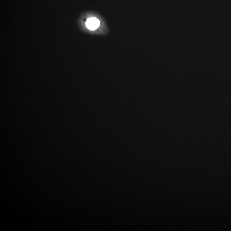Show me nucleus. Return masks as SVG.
<instances>
[{"instance_id":"obj_1","label":"nucleus","mask_w":231,"mask_h":231,"mask_svg":"<svg viewBox=\"0 0 231 231\" xmlns=\"http://www.w3.org/2000/svg\"><path fill=\"white\" fill-rule=\"evenodd\" d=\"M86 27L89 31H94L97 30L100 25V22L98 19L94 16L88 17L85 23Z\"/></svg>"}]
</instances>
